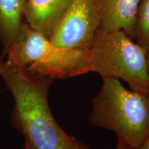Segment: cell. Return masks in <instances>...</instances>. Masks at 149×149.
<instances>
[{
  "instance_id": "cell-1",
  "label": "cell",
  "mask_w": 149,
  "mask_h": 149,
  "mask_svg": "<svg viewBox=\"0 0 149 149\" xmlns=\"http://www.w3.org/2000/svg\"><path fill=\"white\" fill-rule=\"evenodd\" d=\"M0 77L15 100L11 123L33 149H92L54 118L48 100L54 79L29 74L7 59L0 62Z\"/></svg>"
},
{
  "instance_id": "cell-2",
  "label": "cell",
  "mask_w": 149,
  "mask_h": 149,
  "mask_svg": "<svg viewBox=\"0 0 149 149\" xmlns=\"http://www.w3.org/2000/svg\"><path fill=\"white\" fill-rule=\"evenodd\" d=\"M102 80L92 100L89 122L114 132L117 143L137 148L149 135V92L128 90L116 78Z\"/></svg>"
},
{
  "instance_id": "cell-3",
  "label": "cell",
  "mask_w": 149,
  "mask_h": 149,
  "mask_svg": "<svg viewBox=\"0 0 149 149\" xmlns=\"http://www.w3.org/2000/svg\"><path fill=\"white\" fill-rule=\"evenodd\" d=\"M123 79L131 90L149 92V64L141 46L123 31H98L87 51L84 73Z\"/></svg>"
},
{
  "instance_id": "cell-4",
  "label": "cell",
  "mask_w": 149,
  "mask_h": 149,
  "mask_svg": "<svg viewBox=\"0 0 149 149\" xmlns=\"http://www.w3.org/2000/svg\"><path fill=\"white\" fill-rule=\"evenodd\" d=\"M88 50L60 47L24 24L17 42L6 51L7 60L33 75L67 79L84 73Z\"/></svg>"
},
{
  "instance_id": "cell-5",
  "label": "cell",
  "mask_w": 149,
  "mask_h": 149,
  "mask_svg": "<svg viewBox=\"0 0 149 149\" xmlns=\"http://www.w3.org/2000/svg\"><path fill=\"white\" fill-rule=\"evenodd\" d=\"M101 13V0H72L50 40L62 48L88 50L100 28Z\"/></svg>"
},
{
  "instance_id": "cell-6",
  "label": "cell",
  "mask_w": 149,
  "mask_h": 149,
  "mask_svg": "<svg viewBox=\"0 0 149 149\" xmlns=\"http://www.w3.org/2000/svg\"><path fill=\"white\" fill-rule=\"evenodd\" d=\"M72 0H26L24 15L28 25L50 37Z\"/></svg>"
},
{
  "instance_id": "cell-7",
  "label": "cell",
  "mask_w": 149,
  "mask_h": 149,
  "mask_svg": "<svg viewBox=\"0 0 149 149\" xmlns=\"http://www.w3.org/2000/svg\"><path fill=\"white\" fill-rule=\"evenodd\" d=\"M141 0H101V21L98 31H121L133 39L136 16Z\"/></svg>"
},
{
  "instance_id": "cell-8",
  "label": "cell",
  "mask_w": 149,
  "mask_h": 149,
  "mask_svg": "<svg viewBox=\"0 0 149 149\" xmlns=\"http://www.w3.org/2000/svg\"><path fill=\"white\" fill-rule=\"evenodd\" d=\"M25 3L26 0H0V40L6 51L21 36Z\"/></svg>"
},
{
  "instance_id": "cell-9",
  "label": "cell",
  "mask_w": 149,
  "mask_h": 149,
  "mask_svg": "<svg viewBox=\"0 0 149 149\" xmlns=\"http://www.w3.org/2000/svg\"><path fill=\"white\" fill-rule=\"evenodd\" d=\"M133 40L144 49L149 64V0H141L139 3Z\"/></svg>"
},
{
  "instance_id": "cell-10",
  "label": "cell",
  "mask_w": 149,
  "mask_h": 149,
  "mask_svg": "<svg viewBox=\"0 0 149 149\" xmlns=\"http://www.w3.org/2000/svg\"><path fill=\"white\" fill-rule=\"evenodd\" d=\"M135 149H149V135L139 147Z\"/></svg>"
},
{
  "instance_id": "cell-11",
  "label": "cell",
  "mask_w": 149,
  "mask_h": 149,
  "mask_svg": "<svg viewBox=\"0 0 149 149\" xmlns=\"http://www.w3.org/2000/svg\"><path fill=\"white\" fill-rule=\"evenodd\" d=\"M115 149H129L127 147L124 146V145L120 144V143H117V146L115 147Z\"/></svg>"
},
{
  "instance_id": "cell-12",
  "label": "cell",
  "mask_w": 149,
  "mask_h": 149,
  "mask_svg": "<svg viewBox=\"0 0 149 149\" xmlns=\"http://www.w3.org/2000/svg\"><path fill=\"white\" fill-rule=\"evenodd\" d=\"M24 149H33V148H32V147L30 146L29 143L26 142V141H24Z\"/></svg>"
},
{
  "instance_id": "cell-13",
  "label": "cell",
  "mask_w": 149,
  "mask_h": 149,
  "mask_svg": "<svg viewBox=\"0 0 149 149\" xmlns=\"http://www.w3.org/2000/svg\"><path fill=\"white\" fill-rule=\"evenodd\" d=\"M3 55H2L1 56H0V62H1V60H2V59H3Z\"/></svg>"
}]
</instances>
